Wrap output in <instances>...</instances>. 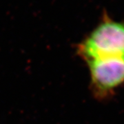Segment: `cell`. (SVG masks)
<instances>
[{"label":"cell","instance_id":"cell-1","mask_svg":"<svg viewBox=\"0 0 124 124\" xmlns=\"http://www.w3.org/2000/svg\"><path fill=\"white\" fill-rule=\"evenodd\" d=\"M77 52L85 62L103 60L124 68V22L104 13L100 23L77 45Z\"/></svg>","mask_w":124,"mask_h":124}]
</instances>
